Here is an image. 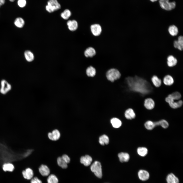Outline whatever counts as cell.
Segmentation results:
<instances>
[{"label":"cell","instance_id":"1","mask_svg":"<svg viewBox=\"0 0 183 183\" xmlns=\"http://www.w3.org/2000/svg\"><path fill=\"white\" fill-rule=\"evenodd\" d=\"M127 80L129 88L132 90L142 94H146L149 91L148 87H150L147 81L139 77H128Z\"/></svg>","mask_w":183,"mask_h":183},{"label":"cell","instance_id":"2","mask_svg":"<svg viewBox=\"0 0 183 183\" xmlns=\"http://www.w3.org/2000/svg\"><path fill=\"white\" fill-rule=\"evenodd\" d=\"M181 97L180 94L176 91L169 94L165 98V101L172 108L176 109L181 107L183 102L180 99Z\"/></svg>","mask_w":183,"mask_h":183},{"label":"cell","instance_id":"3","mask_svg":"<svg viewBox=\"0 0 183 183\" xmlns=\"http://www.w3.org/2000/svg\"><path fill=\"white\" fill-rule=\"evenodd\" d=\"M170 0H159V4L161 8L163 9L168 11L174 9L176 6L175 1L170 2Z\"/></svg>","mask_w":183,"mask_h":183},{"label":"cell","instance_id":"4","mask_svg":"<svg viewBox=\"0 0 183 183\" xmlns=\"http://www.w3.org/2000/svg\"><path fill=\"white\" fill-rule=\"evenodd\" d=\"M61 8V5L57 0H49L46 6V10L51 13L58 10Z\"/></svg>","mask_w":183,"mask_h":183},{"label":"cell","instance_id":"5","mask_svg":"<svg viewBox=\"0 0 183 183\" xmlns=\"http://www.w3.org/2000/svg\"><path fill=\"white\" fill-rule=\"evenodd\" d=\"M106 76L109 80L113 82L120 78L121 74L117 69L112 68L107 71L106 73Z\"/></svg>","mask_w":183,"mask_h":183},{"label":"cell","instance_id":"6","mask_svg":"<svg viewBox=\"0 0 183 183\" xmlns=\"http://www.w3.org/2000/svg\"><path fill=\"white\" fill-rule=\"evenodd\" d=\"M90 170L95 175L99 178L102 176V166L100 163L97 161H95L91 165Z\"/></svg>","mask_w":183,"mask_h":183},{"label":"cell","instance_id":"7","mask_svg":"<svg viewBox=\"0 0 183 183\" xmlns=\"http://www.w3.org/2000/svg\"><path fill=\"white\" fill-rule=\"evenodd\" d=\"M1 84L0 92L2 94H6L11 89V85L5 80H3L1 81Z\"/></svg>","mask_w":183,"mask_h":183},{"label":"cell","instance_id":"8","mask_svg":"<svg viewBox=\"0 0 183 183\" xmlns=\"http://www.w3.org/2000/svg\"><path fill=\"white\" fill-rule=\"evenodd\" d=\"M144 107L147 109L149 110H152L155 108V102L152 98H148L144 100Z\"/></svg>","mask_w":183,"mask_h":183},{"label":"cell","instance_id":"9","mask_svg":"<svg viewBox=\"0 0 183 183\" xmlns=\"http://www.w3.org/2000/svg\"><path fill=\"white\" fill-rule=\"evenodd\" d=\"M90 29L92 34L95 36L99 35L102 32V28L100 25L98 24H94L90 26Z\"/></svg>","mask_w":183,"mask_h":183},{"label":"cell","instance_id":"10","mask_svg":"<svg viewBox=\"0 0 183 183\" xmlns=\"http://www.w3.org/2000/svg\"><path fill=\"white\" fill-rule=\"evenodd\" d=\"M60 136L59 131L57 129H55L52 132H49L48 134L49 139L52 141H56L59 139Z\"/></svg>","mask_w":183,"mask_h":183},{"label":"cell","instance_id":"11","mask_svg":"<svg viewBox=\"0 0 183 183\" xmlns=\"http://www.w3.org/2000/svg\"><path fill=\"white\" fill-rule=\"evenodd\" d=\"M138 175L140 179L143 181L147 180L149 177V173L144 170H140L138 172Z\"/></svg>","mask_w":183,"mask_h":183},{"label":"cell","instance_id":"12","mask_svg":"<svg viewBox=\"0 0 183 183\" xmlns=\"http://www.w3.org/2000/svg\"><path fill=\"white\" fill-rule=\"evenodd\" d=\"M22 174L24 178L27 180L31 179L33 177L34 173L33 170L28 168L22 172Z\"/></svg>","mask_w":183,"mask_h":183},{"label":"cell","instance_id":"13","mask_svg":"<svg viewBox=\"0 0 183 183\" xmlns=\"http://www.w3.org/2000/svg\"><path fill=\"white\" fill-rule=\"evenodd\" d=\"M92 161V158L88 155L81 157L80 159L81 163L85 166L89 165L91 164Z\"/></svg>","mask_w":183,"mask_h":183},{"label":"cell","instance_id":"14","mask_svg":"<svg viewBox=\"0 0 183 183\" xmlns=\"http://www.w3.org/2000/svg\"><path fill=\"white\" fill-rule=\"evenodd\" d=\"M174 47L181 51L183 49V37L182 36L178 37L177 40H175L174 42Z\"/></svg>","mask_w":183,"mask_h":183},{"label":"cell","instance_id":"15","mask_svg":"<svg viewBox=\"0 0 183 183\" xmlns=\"http://www.w3.org/2000/svg\"><path fill=\"white\" fill-rule=\"evenodd\" d=\"M67 25L69 30L72 31L76 30L78 27V24L75 20H69L67 22Z\"/></svg>","mask_w":183,"mask_h":183},{"label":"cell","instance_id":"16","mask_svg":"<svg viewBox=\"0 0 183 183\" xmlns=\"http://www.w3.org/2000/svg\"><path fill=\"white\" fill-rule=\"evenodd\" d=\"M39 170L40 173L43 176H47L50 173L49 169L46 165H41L39 167Z\"/></svg>","mask_w":183,"mask_h":183},{"label":"cell","instance_id":"17","mask_svg":"<svg viewBox=\"0 0 183 183\" xmlns=\"http://www.w3.org/2000/svg\"><path fill=\"white\" fill-rule=\"evenodd\" d=\"M163 82L165 85L170 86L173 84L174 80L171 75L168 74L165 75L163 78Z\"/></svg>","mask_w":183,"mask_h":183},{"label":"cell","instance_id":"18","mask_svg":"<svg viewBox=\"0 0 183 183\" xmlns=\"http://www.w3.org/2000/svg\"><path fill=\"white\" fill-rule=\"evenodd\" d=\"M125 116L127 119H132L135 118L136 115L133 110L132 108H129L125 111Z\"/></svg>","mask_w":183,"mask_h":183},{"label":"cell","instance_id":"19","mask_svg":"<svg viewBox=\"0 0 183 183\" xmlns=\"http://www.w3.org/2000/svg\"><path fill=\"white\" fill-rule=\"evenodd\" d=\"M166 180L167 183H179L178 178L172 173L168 174L167 176Z\"/></svg>","mask_w":183,"mask_h":183},{"label":"cell","instance_id":"20","mask_svg":"<svg viewBox=\"0 0 183 183\" xmlns=\"http://www.w3.org/2000/svg\"><path fill=\"white\" fill-rule=\"evenodd\" d=\"M167 64L170 67H172L175 66L177 63V60L173 56L171 55L167 58Z\"/></svg>","mask_w":183,"mask_h":183},{"label":"cell","instance_id":"21","mask_svg":"<svg viewBox=\"0 0 183 183\" xmlns=\"http://www.w3.org/2000/svg\"><path fill=\"white\" fill-rule=\"evenodd\" d=\"M118 156L120 161L121 162H127L130 159L129 154L126 152L120 153L118 154Z\"/></svg>","mask_w":183,"mask_h":183},{"label":"cell","instance_id":"22","mask_svg":"<svg viewBox=\"0 0 183 183\" xmlns=\"http://www.w3.org/2000/svg\"><path fill=\"white\" fill-rule=\"evenodd\" d=\"M151 80L153 85L156 87H159L161 85V80L156 75H154L152 76Z\"/></svg>","mask_w":183,"mask_h":183},{"label":"cell","instance_id":"23","mask_svg":"<svg viewBox=\"0 0 183 183\" xmlns=\"http://www.w3.org/2000/svg\"><path fill=\"white\" fill-rule=\"evenodd\" d=\"M96 54L95 49L93 47H89L86 49L84 52L85 56L86 57H92Z\"/></svg>","mask_w":183,"mask_h":183},{"label":"cell","instance_id":"24","mask_svg":"<svg viewBox=\"0 0 183 183\" xmlns=\"http://www.w3.org/2000/svg\"><path fill=\"white\" fill-rule=\"evenodd\" d=\"M24 56L25 59L28 62H30L32 61L34 58V56L33 53L29 50H26L25 52Z\"/></svg>","mask_w":183,"mask_h":183},{"label":"cell","instance_id":"25","mask_svg":"<svg viewBox=\"0 0 183 183\" xmlns=\"http://www.w3.org/2000/svg\"><path fill=\"white\" fill-rule=\"evenodd\" d=\"M3 170L5 171L12 172L14 169V166L11 163H4L2 166Z\"/></svg>","mask_w":183,"mask_h":183},{"label":"cell","instance_id":"26","mask_svg":"<svg viewBox=\"0 0 183 183\" xmlns=\"http://www.w3.org/2000/svg\"><path fill=\"white\" fill-rule=\"evenodd\" d=\"M14 23L17 27L21 28L23 27L25 24V22L23 19L21 18L18 17L15 20Z\"/></svg>","mask_w":183,"mask_h":183},{"label":"cell","instance_id":"27","mask_svg":"<svg viewBox=\"0 0 183 183\" xmlns=\"http://www.w3.org/2000/svg\"><path fill=\"white\" fill-rule=\"evenodd\" d=\"M111 123L113 126L115 128L119 127L121 125V121L118 119L114 118L111 120Z\"/></svg>","mask_w":183,"mask_h":183},{"label":"cell","instance_id":"28","mask_svg":"<svg viewBox=\"0 0 183 183\" xmlns=\"http://www.w3.org/2000/svg\"><path fill=\"white\" fill-rule=\"evenodd\" d=\"M168 31L170 34L172 36H176L178 33L177 27L174 25L170 26L169 27Z\"/></svg>","mask_w":183,"mask_h":183},{"label":"cell","instance_id":"29","mask_svg":"<svg viewBox=\"0 0 183 183\" xmlns=\"http://www.w3.org/2000/svg\"><path fill=\"white\" fill-rule=\"evenodd\" d=\"M99 142L102 145H107L109 142V138L105 134L103 135L100 137Z\"/></svg>","mask_w":183,"mask_h":183},{"label":"cell","instance_id":"30","mask_svg":"<svg viewBox=\"0 0 183 183\" xmlns=\"http://www.w3.org/2000/svg\"><path fill=\"white\" fill-rule=\"evenodd\" d=\"M138 154L142 157H144L147 154L148 150L147 148L144 147H140L137 149Z\"/></svg>","mask_w":183,"mask_h":183},{"label":"cell","instance_id":"31","mask_svg":"<svg viewBox=\"0 0 183 183\" xmlns=\"http://www.w3.org/2000/svg\"><path fill=\"white\" fill-rule=\"evenodd\" d=\"M86 72L88 77H93L95 75L96 71L95 68L92 66H90L87 68Z\"/></svg>","mask_w":183,"mask_h":183},{"label":"cell","instance_id":"32","mask_svg":"<svg viewBox=\"0 0 183 183\" xmlns=\"http://www.w3.org/2000/svg\"><path fill=\"white\" fill-rule=\"evenodd\" d=\"M57 162L58 165L62 168L65 169L67 167V164L63 159L61 157L58 158Z\"/></svg>","mask_w":183,"mask_h":183},{"label":"cell","instance_id":"33","mask_svg":"<svg viewBox=\"0 0 183 183\" xmlns=\"http://www.w3.org/2000/svg\"><path fill=\"white\" fill-rule=\"evenodd\" d=\"M155 124L156 126L160 125L164 129L167 128L169 126V124L167 121L164 119H162L156 122Z\"/></svg>","mask_w":183,"mask_h":183},{"label":"cell","instance_id":"34","mask_svg":"<svg viewBox=\"0 0 183 183\" xmlns=\"http://www.w3.org/2000/svg\"><path fill=\"white\" fill-rule=\"evenodd\" d=\"M71 11L68 9H65L60 14L61 17L64 20H67L71 16Z\"/></svg>","mask_w":183,"mask_h":183},{"label":"cell","instance_id":"35","mask_svg":"<svg viewBox=\"0 0 183 183\" xmlns=\"http://www.w3.org/2000/svg\"><path fill=\"white\" fill-rule=\"evenodd\" d=\"M47 181L48 183H58V180L55 175L51 174L48 178Z\"/></svg>","mask_w":183,"mask_h":183},{"label":"cell","instance_id":"36","mask_svg":"<svg viewBox=\"0 0 183 183\" xmlns=\"http://www.w3.org/2000/svg\"><path fill=\"white\" fill-rule=\"evenodd\" d=\"M144 126L146 129L149 130H152L155 127L154 122L150 120L146 121L144 124Z\"/></svg>","mask_w":183,"mask_h":183},{"label":"cell","instance_id":"37","mask_svg":"<svg viewBox=\"0 0 183 183\" xmlns=\"http://www.w3.org/2000/svg\"><path fill=\"white\" fill-rule=\"evenodd\" d=\"M17 4L19 7L21 8H23L25 7L26 5V0H18Z\"/></svg>","mask_w":183,"mask_h":183},{"label":"cell","instance_id":"38","mask_svg":"<svg viewBox=\"0 0 183 183\" xmlns=\"http://www.w3.org/2000/svg\"><path fill=\"white\" fill-rule=\"evenodd\" d=\"M67 163H69L70 159L69 157L67 155L64 154L61 157Z\"/></svg>","mask_w":183,"mask_h":183},{"label":"cell","instance_id":"39","mask_svg":"<svg viewBox=\"0 0 183 183\" xmlns=\"http://www.w3.org/2000/svg\"><path fill=\"white\" fill-rule=\"evenodd\" d=\"M31 183H42L41 180L39 179L37 177H35L32 178L30 181Z\"/></svg>","mask_w":183,"mask_h":183},{"label":"cell","instance_id":"40","mask_svg":"<svg viewBox=\"0 0 183 183\" xmlns=\"http://www.w3.org/2000/svg\"><path fill=\"white\" fill-rule=\"evenodd\" d=\"M5 2V0H0V4L1 5L4 4Z\"/></svg>","mask_w":183,"mask_h":183},{"label":"cell","instance_id":"41","mask_svg":"<svg viewBox=\"0 0 183 183\" xmlns=\"http://www.w3.org/2000/svg\"><path fill=\"white\" fill-rule=\"evenodd\" d=\"M151 2H154L157 1L158 0H149Z\"/></svg>","mask_w":183,"mask_h":183},{"label":"cell","instance_id":"42","mask_svg":"<svg viewBox=\"0 0 183 183\" xmlns=\"http://www.w3.org/2000/svg\"><path fill=\"white\" fill-rule=\"evenodd\" d=\"M15 0H9V1L12 2H13L15 1Z\"/></svg>","mask_w":183,"mask_h":183},{"label":"cell","instance_id":"43","mask_svg":"<svg viewBox=\"0 0 183 183\" xmlns=\"http://www.w3.org/2000/svg\"><path fill=\"white\" fill-rule=\"evenodd\" d=\"M1 4H0V7H1Z\"/></svg>","mask_w":183,"mask_h":183}]
</instances>
